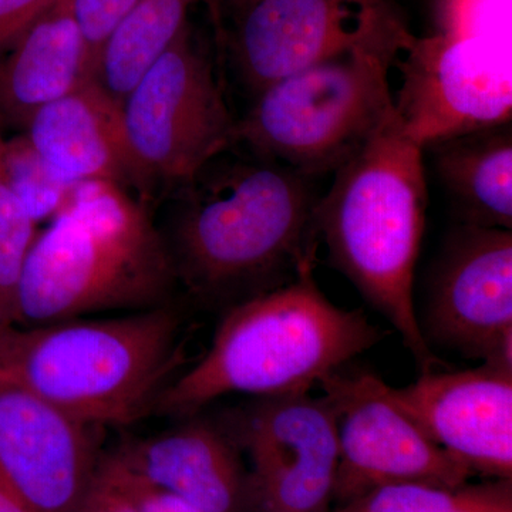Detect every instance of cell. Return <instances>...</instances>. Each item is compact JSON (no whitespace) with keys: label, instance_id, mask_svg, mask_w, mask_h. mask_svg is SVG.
I'll use <instances>...</instances> for the list:
<instances>
[{"label":"cell","instance_id":"13","mask_svg":"<svg viewBox=\"0 0 512 512\" xmlns=\"http://www.w3.org/2000/svg\"><path fill=\"white\" fill-rule=\"evenodd\" d=\"M99 430L0 367V485L33 511H76L101 461Z\"/></svg>","mask_w":512,"mask_h":512},{"label":"cell","instance_id":"10","mask_svg":"<svg viewBox=\"0 0 512 512\" xmlns=\"http://www.w3.org/2000/svg\"><path fill=\"white\" fill-rule=\"evenodd\" d=\"M393 66L400 72L393 109L403 133L423 150L511 123L510 66L483 35L409 33Z\"/></svg>","mask_w":512,"mask_h":512},{"label":"cell","instance_id":"26","mask_svg":"<svg viewBox=\"0 0 512 512\" xmlns=\"http://www.w3.org/2000/svg\"><path fill=\"white\" fill-rule=\"evenodd\" d=\"M55 0H0V56L25 35Z\"/></svg>","mask_w":512,"mask_h":512},{"label":"cell","instance_id":"24","mask_svg":"<svg viewBox=\"0 0 512 512\" xmlns=\"http://www.w3.org/2000/svg\"><path fill=\"white\" fill-rule=\"evenodd\" d=\"M101 463L109 470L111 476L116 478L117 483L130 494L140 512H204L183 498L141 480L136 474L120 466L113 457L103 458Z\"/></svg>","mask_w":512,"mask_h":512},{"label":"cell","instance_id":"15","mask_svg":"<svg viewBox=\"0 0 512 512\" xmlns=\"http://www.w3.org/2000/svg\"><path fill=\"white\" fill-rule=\"evenodd\" d=\"M157 436L121 447L114 460L146 483L204 512L254 508L242 453L217 419L197 414Z\"/></svg>","mask_w":512,"mask_h":512},{"label":"cell","instance_id":"22","mask_svg":"<svg viewBox=\"0 0 512 512\" xmlns=\"http://www.w3.org/2000/svg\"><path fill=\"white\" fill-rule=\"evenodd\" d=\"M0 156L16 197L36 224L53 220L69 200L72 187L57 180L37 156L25 133L2 137Z\"/></svg>","mask_w":512,"mask_h":512},{"label":"cell","instance_id":"5","mask_svg":"<svg viewBox=\"0 0 512 512\" xmlns=\"http://www.w3.org/2000/svg\"><path fill=\"white\" fill-rule=\"evenodd\" d=\"M171 303L106 318L0 329V367L83 423L130 426L156 412L183 362Z\"/></svg>","mask_w":512,"mask_h":512},{"label":"cell","instance_id":"28","mask_svg":"<svg viewBox=\"0 0 512 512\" xmlns=\"http://www.w3.org/2000/svg\"><path fill=\"white\" fill-rule=\"evenodd\" d=\"M252 2L254 0H212V5H214L215 12H217L218 18H220L222 13H227L228 16L232 15V13L245 8V6Z\"/></svg>","mask_w":512,"mask_h":512},{"label":"cell","instance_id":"17","mask_svg":"<svg viewBox=\"0 0 512 512\" xmlns=\"http://www.w3.org/2000/svg\"><path fill=\"white\" fill-rule=\"evenodd\" d=\"M92 79L72 0H55L0 56V134L23 133L37 111Z\"/></svg>","mask_w":512,"mask_h":512},{"label":"cell","instance_id":"18","mask_svg":"<svg viewBox=\"0 0 512 512\" xmlns=\"http://www.w3.org/2000/svg\"><path fill=\"white\" fill-rule=\"evenodd\" d=\"M426 150L458 224L512 231L511 123L447 138Z\"/></svg>","mask_w":512,"mask_h":512},{"label":"cell","instance_id":"7","mask_svg":"<svg viewBox=\"0 0 512 512\" xmlns=\"http://www.w3.org/2000/svg\"><path fill=\"white\" fill-rule=\"evenodd\" d=\"M121 111L141 198L157 185L180 190L237 144L238 120L190 23L134 84Z\"/></svg>","mask_w":512,"mask_h":512},{"label":"cell","instance_id":"14","mask_svg":"<svg viewBox=\"0 0 512 512\" xmlns=\"http://www.w3.org/2000/svg\"><path fill=\"white\" fill-rule=\"evenodd\" d=\"M383 396L473 474L512 480V367L421 373Z\"/></svg>","mask_w":512,"mask_h":512},{"label":"cell","instance_id":"21","mask_svg":"<svg viewBox=\"0 0 512 512\" xmlns=\"http://www.w3.org/2000/svg\"><path fill=\"white\" fill-rule=\"evenodd\" d=\"M37 225L10 188L0 156V329L16 325L20 278L39 234Z\"/></svg>","mask_w":512,"mask_h":512},{"label":"cell","instance_id":"3","mask_svg":"<svg viewBox=\"0 0 512 512\" xmlns=\"http://www.w3.org/2000/svg\"><path fill=\"white\" fill-rule=\"evenodd\" d=\"M177 275L146 201L87 181L37 234L18 292L16 325L36 326L170 303Z\"/></svg>","mask_w":512,"mask_h":512},{"label":"cell","instance_id":"4","mask_svg":"<svg viewBox=\"0 0 512 512\" xmlns=\"http://www.w3.org/2000/svg\"><path fill=\"white\" fill-rule=\"evenodd\" d=\"M383 338L365 312L330 302L309 266L289 284L229 306L210 349L168 384L156 412L188 417L228 394L309 393Z\"/></svg>","mask_w":512,"mask_h":512},{"label":"cell","instance_id":"2","mask_svg":"<svg viewBox=\"0 0 512 512\" xmlns=\"http://www.w3.org/2000/svg\"><path fill=\"white\" fill-rule=\"evenodd\" d=\"M423 157L392 107L355 156L333 173L315 218L330 265L392 323L426 373L444 362L424 339L413 299L429 207Z\"/></svg>","mask_w":512,"mask_h":512},{"label":"cell","instance_id":"27","mask_svg":"<svg viewBox=\"0 0 512 512\" xmlns=\"http://www.w3.org/2000/svg\"><path fill=\"white\" fill-rule=\"evenodd\" d=\"M0 512H36L0 485Z\"/></svg>","mask_w":512,"mask_h":512},{"label":"cell","instance_id":"8","mask_svg":"<svg viewBox=\"0 0 512 512\" xmlns=\"http://www.w3.org/2000/svg\"><path fill=\"white\" fill-rule=\"evenodd\" d=\"M229 16L225 43L252 97L316 64L409 32L393 0H254Z\"/></svg>","mask_w":512,"mask_h":512},{"label":"cell","instance_id":"6","mask_svg":"<svg viewBox=\"0 0 512 512\" xmlns=\"http://www.w3.org/2000/svg\"><path fill=\"white\" fill-rule=\"evenodd\" d=\"M409 33L266 87L237 121V144L311 178L335 173L392 110L390 67Z\"/></svg>","mask_w":512,"mask_h":512},{"label":"cell","instance_id":"1","mask_svg":"<svg viewBox=\"0 0 512 512\" xmlns=\"http://www.w3.org/2000/svg\"><path fill=\"white\" fill-rule=\"evenodd\" d=\"M224 154L180 188L165 241L177 279L202 301L232 306L315 265L320 195L285 165Z\"/></svg>","mask_w":512,"mask_h":512},{"label":"cell","instance_id":"25","mask_svg":"<svg viewBox=\"0 0 512 512\" xmlns=\"http://www.w3.org/2000/svg\"><path fill=\"white\" fill-rule=\"evenodd\" d=\"M74 512H140L130 494L99 464L92 484Z\"/></svg>","mask_w":512,"mask_h":512},{"label":"cell","instance_id":"12","mask_svg":"<svg viewBox=\"0 0 512 512\" xmlns=\"http://www.w3.org/2000/svg\"><path fill=\"white\" fill-rule=\"evenodd\" d=\"M382 379L342 369L319 386L336 413L339 463L333 504L384 485L458 487L474 476L383 396Z\"/></svg>","mask_w":512,"mask_h":512},{"label":"cell","instance_id":"20","mask_svg":"<svg viewBox=\"0 0 512 512\" xmlns=\"http://www.w3.org/2000/svg\"><path fill=\"white\" fill-rule=\"evenodd\" d=\"M332 512H512V480L490 478L458 487L384 485L335 505Z\"/></svg>","mask_w":512,"mask_h":512},{"label":"cell","instance_id":"16","mask_svg":"<svg viewBox=\"0 0 512 512\" xmlns=\"http://www.w3.org/2000/svg\"><path fill=\"white\" fill-rule=\"evenodd\" d=\"M23 133L47 170L70 187L110 181L137 188L121 104L97 80L37 111Z\"/></svg>","mask_w":512,"mask_h":512},{"label":"cell","instance_id":"11","mask_svg":"<svg viewBox=\"0 0 512 512\" xmlns=\"http://www.w3.org/2000/svg\"><path fill=\"white\" fill-rule=\"evenodd\" d=\"M424 339L467 359L512 367V231L457 224L431 266Z\"/></svg>","mask_w":512,"mask_h":512},{"label":"cell","instance_id":"19","mask_svg":"<svg viewBox=\"0 0 512 512\" xmlns=\"http://www.w3.org/2000/svg\"><path fill=\"white\" fill-rule=\"evenodd\" d=\"M195 0H137L101 50L94 80L123 104L143 73L188 23Z\"/></svg>","mask_w":512,"mask_h":512},{"label":"cell","instance_id":"9","mask_svg":"<svg viewBox=\"0 0 512 512\" xmlns=\"http://www.w3.org/2000/svg\"><path fill=\"white\" fill-rule=\"evenodd\" d=\"M251 461L258 512H330L338 473V423L325 396L252 397L215 417Z\"/></svg>","mask_w":512,"mask_h":512},{"label":"cell","instance_id":"23","mask_svg":"<svg viewBox=\"0 0 512 512\" xmlns=\"http://www.w3.org/2000/svg\"><path fill=\"white\" fill-rule=\"evenodd\" d=\"M137 0H72L74 16L82 32L87 57L96 77L97 64L113 30Z\"/></svg>","mask_w":512,"mask_h":512}]
</instances>
